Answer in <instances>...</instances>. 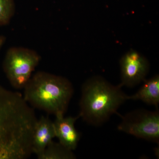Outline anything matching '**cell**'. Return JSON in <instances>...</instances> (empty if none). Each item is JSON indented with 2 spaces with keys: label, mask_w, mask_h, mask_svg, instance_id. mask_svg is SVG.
Here are the masks:
<instances>
[{
  "label": "cell",
  "mask_w": 159,
  "mask_h": 159,
  "mask_svg": "<svg viewBox=\"0 0 159 159\" xmlns=\"http://www.w3.org/2000/svg\"><path fill=\"white\" fill-rule=\"evenodd\" d=\"M119 84L114 85L100 77L88 80L81 88L80 118L93 126H100L117 112L127 99Z\"/></svg>",
  "instance_id": "7a4b0ae2"
},
{
  "label": "cell",
  "mask_w": 159,
  "mask_h": 159,
  "mask_svg": "<svg viewBox=\"0 0 159 159\" xmlns=\"http://www.w3.org/2000/svg\"><path fill=\"white\" fill-rule=\"evenodd\" d=\"M15 9L14 0H0V26L9 24Z\"/></svg>",
  "instance_id": "8fae6325"
},
{
  "label": "cell",
  "mask_w": 159,
  "mask_h": 159,
  "mask_svg": "<svg viewBox=\"0 0 159 159\" xmlns=\"http://www.w3.org/2000/svg\"><path fill=\"white\" fill-rule=\"evenodd\" d=\"M54 123L55 136L59 142L66 148L74 151L77 148L80 140V134L75 127V123L80 118L77 117H64V115L55 116Z\"/></svg>",
  "instance_id": "52a82bcc"
},
{
  "label": "cell",
  "mask_w": 159,
  "mask_h": 159,
  "mask_svg": "<svg viewBox=\"0 0 159 159\" xmlns=\"http://www.w3.org/2000/svg\"><path fill=\"white\" fill-rule=\"evenodd\" d=\"M143 84L136 93L127 97V100H141L146 104L154 106L158 109L159 104V76L156 75L145 79Z\"/></svg>",
  "instance_id": "9c48e42d"
},
{
  "label": "cell",
  "mask_w": 159,
  "mask_h": 159,
  "mask_svg": "<svg viewBox=\"0 0 159 159\" xmlns=\"http://www.w3.org/2000/svg\"><path fill=\"white\" fill-rule=\"evenodd\" d=\"M24 89L29 105L55 116L65 115L74 92L68 79L44 71L31 76Z\"/></svg>",
  "instance_id": "3957f363"
},
{
  "label": "cell",
  "mask_w": 159,
  "mask_h": 159,
  "mask_svg": "<svg viewBox=\"0 0 159 159\" xmlns=\"http://www.w3.org/2000/svg\"><path fill=\"white\" fill-rule=\"evenodd\" d=\"M6 39L5 36L0 34V50L4 45L6 42Z\"/></svg>",
  "instance_id": "7c38bea8"
},
{
  "label": "cell",
  "mask_w": 159,
  "mask_h": 159,
  "mask_svg": "<svg viewBox=\"0 0 159 159\" xmlns=\"http://www.w3.org/2000/svg\"><path fill=\"white\" fill-rule=\"evenodd\" d=\"M55 137L53 122L43 116L38 119L32 137V154L40 155Z\"/></svg>",
  "instance_id": "ba28073f"
},
{
  "label": "cell",
  "mask_w": 159,
  "mask_h": 159,
  "mask_svg": "<svg viewBox=\"0 0 159 159\" xmlns=\"http://www.w3.org/2000/svg\"><path fill=\"white\" fill-rule=\"evenodd\" d=\"M118 130L159 144V111L138 109L121 116Z\"/></svg>",
  "instance_id": "5b68a950"
},
{
  "label": "cell",
  "mask_w": 159,
  "mask_h": 159,
  "mask_svg": "<svg viewBox=\"0 0 159 159\" xmlns=\"http://www.w3.org/2000/svg\"><path fill=\"white\" fill-rule=\"evenodd\" d=\"M39 159H75L73 151L68 149L59 142L51 141L40 155Z\"/></svg>",
  "instance_id": "30bf717a"
},
{
  "label": "cell",
  "mask_w": 159,
  "mask_h": 159,
  "mask_svg": "<svg viewBox=\"0 0 159 159\" xmlns=\"http://www.w3.org/2000/svg\"><path fill=\"white\" fill-rule=\"evenodd\" d=\"M121 86L131 88L143 82L148 74L149 64L143 55L131 50L120 61Z\"/></svg>",
  "instance_id": "8992f818"
},
{
  "label": "cell",
  "mask_w": 159,
  "mask_h": 159,
  "mask_svg": "<svg viewBox=\"0 0 159 159\" xmlns=\"http://www.w3.org/2000/svg\"><path fill=\"white\" fill-rule=\"evenodd\" d=\"M38 119L21 94L0 85V159H25L32 154Z\"/></svg>",
  "instance_id": "6da1fadb"
},
{
  "label": "cell",
  "mask_w": 159,
  "mask_h": 159,
  "mask_svg": "<svg viewBox=\"0 0 159 159\" xmlns=\"http://www.w3.org/2000/svg\"><path fill=\"white\" fill-rule=\"evenodd\" d=\"M41 57L36 51L22 47H13L6 52L3 68L10 84L24 89L38 65Z\"/></svg>",
  "instance_id": "277c9868"
}]
</instances>
